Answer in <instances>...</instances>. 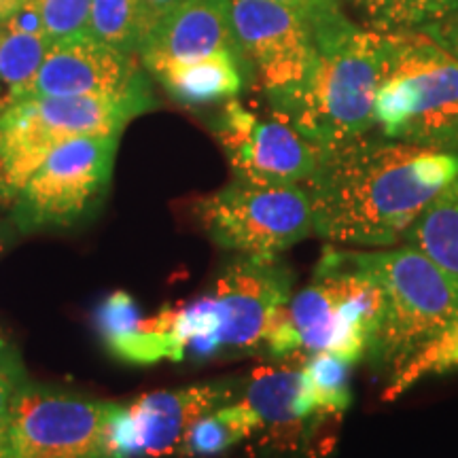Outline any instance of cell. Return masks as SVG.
<instances>
[{"label":"cell","instance_id":"4316f807","mask_svg":"<svg viewBox=\"0 0 458 458\" xmlns=\"http://www.w3.org/2000/svg\"><path fill=\"white\" fill-rule=\"evenodd\" d=\"M34 3L51 43L85 37L91 0H34Z\"/></svg>","mask_w":458,"mask_h":458},{"label":"cell","instance_id":"e0dca14e","mask_svg":"<svg viewBox=\"0 0 458 458\" xmlns=\"http://www.w3.org/2000/svg\"><path fill=\"white\" fill-rule=\"evenodd\" d=\"M289 318L303 351L340 354L352 365L369 351L368 334L337 310L325 280L314 278L289 301Z\"/></svg>","mask_w":458,"mask_h":458},{"label":"cell","instance_id":"3957f363","mask_svg":"<svg viewBox=\"0 0 458 458\" xmlns=\"http://www.w3.org/2000/svg\"><path fill=\"white\" fill-rule=\"evenodd\" d=\"M385 34L376 125L385 139L458 153V62L420 30Z\"/></svg>","mask_w":458,"mask_h":458},{"label":"cell","instance_id":"d6986e66","mask_svg":"<svg viewBox=\"0 0 458 458\" xmlns=\"http://www.w3.org/2000/svg\"><path fill=\"white\" fill-rule=\"evenodd\" d=\"M244 401L257 411L263 427L289 428L312 414H318L301 369H255L246 386Z\"/></svg>","mask_w":458,"mask_h":458},{"label":"cell","instance_id":"ba28073f","mask_svg":"<svg viewBox=\"0 0 458 458\" xmlns=\"http://www.w3.org/2000/svg\"><path fill=\"white\" fill-rule=\"evenodd\" d=\"M114 403L34 385L17 388L9 420V458H111L106 444Z\"/></svg>","mask_w":458,"mask_h":458},{"label":"cell","instance_id":"ac0fdd59","mask_svg":"<svg viewBox=\"0 0 458 458\" xmlns=\"http://www.w3.org/2000/svg\"><path fill=\"white\" fill-rule=\"evenodd\" d=\"M51 38L45 32L37 3L26 4L0 24V114L30 98Z\"/></svg>","mask_w":458,"mask_h":458},{"label":"cell","instance_id":"ffe728a7","mask_svg":"<svg viewBox=\"0 0 458 458\" xmlns=\"http://www.w3.org/2000/svg\"><path fill=\"white\" fill-rule=\"evenodd\" d=\"M403 242L458 278V174L422 210Z\"/></svg>","mask_w":458,"mask_h":458},{"label":"cell","instance_id":"cb8c5ba5","mask_svg":"<svg viewBox=\"0 0 458 458\" xmlns=\"http://www.w3.org/2000/svg\"><path fill=\"white\" fill-rule=\"evenodd\" d=\"M458 369V318L450 323L442 334L422 346L408 363L393 374L391 385L385 391V401H393L408 393L411 386L428 376L448 374Z\"/></svg>","mask_w":458,"mask_h":458},{"label":"cell","instance_id":"5bb4252c","mask_svg":"<svg viewBox=\"0 0 458 458\" xmlns=\"http://www.w3.org/2000/svg\"><path fill=\"white\" fill-rule=\"evenodd\" d=\"M219 51L242 54L233 30L232 0H187L148 34L139 57L189 62Z\"/></svg>","mask_w":458,"mask_h":458},{"label":"cell","instance_id":"8fae6325","mask_svg":"<svg viewBox=\"0 0 458 458\" xmlns=\"http://www.w3.org/2000/svg\"><path fill=\"white\" fill-rule=\"evenodd\" d=\"M291 286L293 276L278 257L240 255L229 263L210 291L223 320V351H261L272 320L291 301Z\"/></svg>","mask_w":458,"mask_h":458},{"label":"cell","instance_id":"9a60e30c","mask_svg":"<svg viewBox=\"0 0 458 458\" xmlns=\"http://www.w3.org/2000/svg\"><path fill=\"white\" fill-rule=\"evenodd\" d=\"M96 327L106 351L122 363L156 365L159 360H182L164 310L156 317H142L139 303L125 291H113L102 300L96 310Z\"/></svg>","mask_w":458,"mask_h":458},{"label":"cell","instance_id":"d4e9b609","mask_svg":"<svg viewBox=\"0 0 458 458\" xmlns=\"http://www.w3.org/2000/svg\"><path fill=\"white\" fill-rule=\"evenodd\" d=\"M351 368L352 363L334 352H312V357L303 363V377L318 414H342L351 408Z\"/></svg>","mask_w":458,"mask_h":458},{"label":"cell","instance_id":"f1b7e54d","mask_svg":"<svg viewBox=\"0 0 458 458\" xmlns=\"http://www.w3.org/2000/svg\"><path fill=\"white\" fill-rule=\"evenodd\" d=\"M187 0H139L140 11V47L147 41L148 34L162 24L172 11H176ZM139 47V51H140Z\"/></svg>","mask_w":458,"mask_h":458},{"label":"cell","instance_id":"2e32d148","mask_svg":"<svg viewBox=\"0 0 458 458\" xmlns=\"http://www.w3.org/2000/svg\"><path fill=\"white\" fill-rule=\"evenodd\" d=\"M142 64L172 98L185 106L232 100L244 88L246 57L236 51H219L189 62L148 60Z\"/></svg>","mask_w":458,"mask_h":458},{"label":"cell","instance_id":"277c9868","mask_svg":"<svg viewBox=\"0 0 458 458\" xmlns=\"http://www.w3.org/2000/svg\"><path fill=\"white\" fill-rule=\"evenodd\" d=\"M386 34L357 26L340 41L317 47L306 83L284 114L320 151L374 128V100L385 66Z\"/></svg>","mask_w":458,"mask_h":458},{"label":"cell","instance_id":"52a82bcc","mask_svg":"<svg viewBox=\"0 0 458 458\" xmlns=\"http://www.w3.org/2000/svg\"><path fill=\"white\" fill-rule=\"evenodd\" d=\"M119 134L77 136L55 148L13 202L21 233L71 227L96 210L111 182Z\"/></svg>","mask_w":458,"mask_h":458},{"label":"cell","instance_id":"9c48e42d","mask_svg":"<svg viewBox=\"0 0 458 458\" xmlns=\"http://www.w3.org/2000/svg\"><path fill=\"white\" fill-rule=\"evenodd\" d=\"M216 139L236 179L255 185H301L317 170L323 151L276 111L259 117L236 98L216 122Z\"/></svg>","mask_w":458,"mask_h":458},{"label":"cell","instance_id":"30bf717a","mask_svg":"<svg viewBox=\"0 0 458 458\" xmlns=\"http://www.w3.org/2000/svg\"><path fill=\"white\" fill-rule=\"evenodd\" d=\"M232 20L240 49L259 74L272 111H284L317 60L310 30L274 0H232Z\"/></svg>","mask_w":458,"mask_h":458},{"label":"cell","instance_id":"603a6c76","mask_svg":"<svg viewBox=\"0 0 458 458\" xmlns=\"http://www.w3.org/2000/svg\"><path fill=\"white\" fill-rule=\"evenodd\" d=\"M85 37L123 54L139 55L140 11L139 0H91Z\"/></svg>","mask_w":458,"mask_h":458},{"label":"cell","instance_id":"484cf974","mask_svg":"<svg viewBox=\"0 0 458 458\" xmlns=\"http://www.w3.org/2000/svg\"><path fill=\"white\" fill-rule=\"evenodd\" d=\"M289 9L308 28L317 47L335 43L351 34L357 24L344 13L342 0H274Z\"/></svg>","mask_w":458,"mask_h":458},{"label":"cell","instance_id":"5b68a950","mask_svg":"<svg viewBox=\"0 0 458 458\" xmlns=\"http://www.w3.org/2000/svg\"><path fill=\"white\" fill-rule=\"evenodd\" d=\"M153 108L148 85L117 96H30L0 114V204L11 206L45 159L77 136L122 134Z\"/></svg>","mask_w":458,"mask_h":458},{"label":"cell","instance_id":"4dcf8cb0","mask_svg":"<svg viewBox=\"0 0 458 458\" xmlns=\"http://www.w3.org/2000/svg\"><path fill=\"white\" fill-rule=\"evenodd\" d=\"M26 4V0H0V24L13 17Z\"/></svg>","mask_w":458,"mask_h":458},{"label":"cell","instance_id":"44dd1931","mask_svg":"<svg viewBox=\"0 0 458 458\" xmlns=\"http://www.w3.org/2000/svg\"><path fill=\"white\" fill-rule=\"evenodd\" d=\"M261 427V418L244 399L236 403H223L193 422L179 452L185 456L223 454Z\"/></svg>","mask_w":458,"mask_h":458},{"label":"cell","instance_id":"7c38bea8","mask_svg":"<svg viewBox=\"0 0 458 458\" xmlns=\"http://www.w3.org/2000/svg\"><path fill=\"white\" fill-rule=\"evenodd\" d=\"M145 85L136 55L77 37L51 43L32 96H117Z\"/></svg>","mask_w":458,"mask_h":458},{"label":"cell","instance_id":"f546056e","mask_svg":"<svg viewBox=\"0 0 458 458\" xmlns=\"http://www.w3.org/2000/svg\"><path fill=\"white\" fill-rule=\"evenodd\" d=\"M420 32L427 34L431 41L437 43L444 51H448V54L458 62V11L448 17H444V20L433 21V24L420 28Z\"/></svg>","mask_w":458,"mask_h":458},{"label":"cell","instance_id":"7402d4cb","mask_svg":"<svg viewBox=\"0 0 458 458\" xmlns=\"http://www.w3.org/2000/svg\"><path fill=\"white\" fill-rule=\"evenodd\" d=\"M377 32L420 30L458 11V0H351Z\"/></svg>","mask_w":458,"mask_h":458},{"label":"cell","instance_id":"6da1fadb","mask_svg":"<svg viewBox=\"0 0 458 458\" xmlns=\"http://www.w3.org/2000/svg\"><path fill=\"white\" fill-rule=\"evenodd\" d=\"M458 174V153L359 136L320 156L306 181L314 233L327 242L391 246Z\"/></svg>","mask_w":458,"mask_h":458},{"label":"cell","instance_id":"4fadbf2b","mask_svg":"<svg viewBox=\"0 0 458 458\" xmlns=\"http://www.w3.org/2000/svg\"><path fill=\"white\" fill-rule=\"evenodd\" d=\"M232 394L233 388L229 382L142 394L128 405L139 456H168L179 452L193 422L227 403Z\"/></svg>","mask_w":458,"mask_h":458},{"label":"cell","instance_id":"83f0119b","mask_svg":"<svg viewBox=\"0 0 458 458\" xmlns=\"http://www.w3.org/2000/svg\"><path fill=\"white\" fill-rule=\"evenodd\" d=\"M26 380L24 369L9 344L0 340V458H9V420L17 388Z\"/></svg>","mask_w":458,"mask_h":458},{"label":"cell","instance_id":"7a4b0ae2","mask_svg":"<svg viewBox=\"0 0 458 458\" xmlns=\"http://www.w3.org/2000/svg\"><path fill=\"white\" fill-rule=\"evenodd\" d=\"M320 267L365 274L385 293V317L369 346L377 369L397 371L458 318V278L411 246L386 250L325 249Z\"/></svg>","mask_w":458,"mask_h":458},{"label":"cell","instance_id":"8992f818","mask_svg":"<svg viewBox=\"0 0 458 458\" xmlns=\"http://www.w3.org/2000/svg\"><path fill=\"white\" fill-rule=\"evenodd\" d=\"M204 232L221 249L270 259L314 233L312 204L301 185H255L236 179L196 204Z\"/></svg>","mask_w":458,"mask_h":458},{"label":"cell","instance_id":"1f68e13d","mask_svg":"<svg viewBox=\"0 0 458 458\" xmlns=\"http://www.w3.org/2000/svg\"><path fill=\"white\" fill-rule=\"evenodd\" d=\"M3 244H4V238H3V227H0V250H3Z\"/></svg>","mask_w":458,"mask_h":458}]
</instances>
